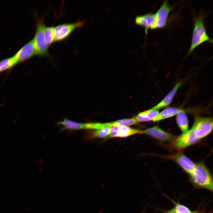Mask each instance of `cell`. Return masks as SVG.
I'll return each mask as SVG.
<instances>
[{
    "mask_svg": "<svg viewBox=\"0 0 213 213\" xmlns=\"http://www.w3.org/2000/svg\"><path fill=\"white\" fill-rule=\"evenodd\" d=\"M173 8L169 5L167 1H165L156 13L137 16L135 18V22L145 27L146 32L148 29L163 28L166 26L169 14Z\"/></svg>",
    "mask_w": 213,
    "mask_h": 213,
    "instance_id": "obj_1",
    "label": "cell"
},
{
    "mask_svg": "<svg viewBox=\"0 0 213 213\" xmlns=\"http://www.w3.org/2000/svg\"><path fill=\"white\" fill-rule=\"evenodd\" d=\"M190 175L192 183L196 187L213 191V178L208 169L204 164L200 162L196 164Z\"/></svg>",
    "mask_w": 213,
    "mask_h": 213,
    "instance_id": "obj_2",
    "label": "cell"
},
{
    "mask_svg": "<svg viewBox=\"0 0 213 213\" xmlns=\"http://www.w3.org/2000/svg\"><path fill=\"white\" fill-rule=\"evenodd\" d=\"M205 17L203 14H201L196 17L194 19V28L191 44L188 55L191 53L198 46L205 42H213L212 39L208 36L206 33L204 24Z\"/></svg>",
    "mask_w": 213,
    "mask_h": 213,
    "instance_id": "obj_3",
    "label": "cell"
},
{
    "mask_svg": "<svg viewBox=\"0 0 213 213\" xmlns=\"http://www.w3.org/2000/svg\"><path fill=\"white\" fill-rule=\"evenodd\" d=\"M46 26L43 17L37 18L35 34L33 39L37 55L50 57L49 51V47L44 39V31Z\"/></svg>",
    "mask_w": 213,
    "mask_h": 213,
    "instance_id": "obj_4",
    "label": "cell"
},
{
    "mask_svg": "<svg viewBox=\"0 0 213 213\" xmlns=\"http://www.w3.org/2000/svg\"><path fill=\"white\" fill-rule=\"evenodd\" d=\"M84 23V21L79 20L74 22L63 23L54 27V42L62 41L66 39L75 30L81 28Z\"/></svg>",
    "mask_w": 213,
    "mask_h": 213,
    "instance_id": "obj_5",
    "label": "cell"
},
{
    "mask_svg": "<svg viewBox=\"0 0 213 213\" xmlns=\"http://www.w3.org/2000/svg\"><path fill=\"white\" fill-rule=\"evenodd\" d=\"M196 137L200 140L210 134L213 129V118L197 116L191 128Z\"/></svg>",
    "mask_w": 213,
    "mask_h": 213,
    "instance_id": "obj_6",
    "label": "cell"
},
{
    "mask_svg": "<svg viewBox=\"0 0 213 213\" xmlns=\"http://www.w3.org/2000/svg\"><path fill=\"white\" fill-rule=\"evenodd\" d=\"M143 133V131L127 126L114 125L109 127L108 138H125L137 134Z\"/></svg>",
    "mask_w": 213,
    "mask_h": 213,
    "instance_id": "obj_7",
    "label": "cell"
},
{
    "mask_svg": "<svg viewBox=\"0 0 213 213\" xmlns=\"http://www.w3.org/2000/svg\"><path fill=\"white\" fill-rule=\"evenodd\" d=\"M37 55L33 39L22 47L14 57L17 63H21Z\"/></svg>",
    "mask_w": 213,
    "mask_h": 213,
    "instance_id": "obj_8",
    "label": "cell"
},
{
    "mask_svg": "<svg viewBox=\"0 0 213 213\" xmlns=\"http://www.w3.org/2000/svg\"><path fill=\"white\" fill-rule=\"evenodd\" d=\"M200 140L195 136L191 129L183 132L177 138L175 145L178 148L181 149L193 144Z\"/></svg>",
    "mask_w": 213,
    "mask_h": 213,
    "instance_id": "obj_9",
    "label": "cell"
},
{
    "mask_svg": "<svg viewBox=\"0 0 213 213\" xmlns=\"http://www.w3.org/2000/svg\"><path fill=\"white\" fill-rule=\"evenodd\" d=\"M143 133L161 141H170L173 139L174 138L172 135L164 131L158 126H155L147 129L143 131Z\"/></svg>",
    "mask_w": 213,
    "mask_h": 213,
    "instance_id": "obj_10",
    "label": "cell"
},
{
    "mask_svg": "<svg viewBox=\"0 0 213 213\" xmlns=\"http://www.w3.org/2000/svg\"><path fill=\"white\" fill-rule=\"evenodd\" d=\"M175 161L186 172L190 174L194 170L195 164L192 160L182 152H179L171 156Z\"/></svg>",
    "mask_w": 213,
    "mask_h": 213,
    "instance_id": "obj_11",
    "label": "cell"
},
{
    "mask_svg": "<svg viewBox=\"0 0 213 213\" xmlns=\"http://www.w3.org/2000/svg\"><path fill=\"white\" fill-rule=\"evenodd\" d=\"M181 83V81L178 82L173 88L163 99L152 108L158 110L167 106L172 101Z\"/></svg>",
    "mask_w": 213,
    "mask_h": 213,
    "instance_id": "obj_12",
    "label": "cell"
},
{
    "mask_svg": "<svg viewBox=\"0 0 213 213\" xmlns=\"http://www.w3.org/2000/svg\"><path fill=\"white\" fill-rule=\"evenodd\" d=\"M159 113L157 110L152 108L139 113L133 118L138 122L153 121Z\"/></svg>",
    "mask_w": 213,
    "mask_h": 213,
    "instance_id": "obj_13",
    "label": "cell"
},
{
    "mask_svg": "<svg viewBox=\"0 0 213 213\" xmlns=\"http://www.w3.org/2000/svg\"><path fill=\"white\" fill-rule=\"evenodd\" d=\"M58 123L63 126V130H78L87 129V123L75 122L66 118L62 121L59 122Z\"/></svg>",
    "mask_w": 213,
    "mask_h": 213,
    "instance_id": "obj_14",
    "label": "cell"
},
{
    "mask_svg": "<svg viewBox=\"0 0 213 213\" xmlns=\"http://www.w3.org/2000/svg\"><path fill=\"white\" fill-rule=\"evenodd\" d=\"M184 110L173 107H167L159 113L153 121H159L175 115Z\"/></svg>",
    "mask_w": 213,
    "mask_h": 213,
    "instance_id": "obj_15",
    "label": "cell"
},
{
    "mask_svg": "<svg viewBox=\"0 0 213 213\" xmlns=\"http://www.w3.org/2000/svg\"><path fill=\"white\" fill-rule=\"evenodd\" d=\"M176 120L178 126L183 133L188 130V120L185 110L177 115Z\"/></svg>",
    "mask_w": 213,
    "mask_h": 213,
    "instance_id": "obj_16",
    "label": "cell"
},
{
    "mask_svg": "<svg viewBox=\"0 0 213 213\" xmlns=\"http://www.w3.org/2000/svg\"><path fill=\"white\" fill-rule=\"evenodd\" d=\"M17 64L14 56L0 61V73L11 69Z\"/></svg>",
    "mask_w": 213,
    "mask_h": 213,
    "instance_id": "obj_17",
    "label": "cell"
},
{
    "mask_svg": "<svg viewBox=\"0 0 213 213\" xmlns=\"http://www.w3.org/2000/svg\"><path fill=\"white\" fill-rule=\"evenodd\" d=\"M54 27L46 26L44 31L45 41L47 45L49 47L54 43Z\"/></svg>",
    "mask_w": 213,
    "mask_h": 213,
    "instance_id": "obj_18",
    "label": "cell"
},
{
    "mask_svg": "<svg viewBox=\"0 0 213 213\" xmlns=\"http://www.w3.org/2000/svg\"><path fill=\"white\" fill-rule=\"evenodd\" d=\"M109 127H105L101 129L96 130L91 132L88 134V137L94 138H104L107 137L109 133Z\"/></svg>",
    "mask_w": 213,
    "mask_h": 213,
    "instance_id": "obj_19",
    "label": "cell"
},
{
    "mask_svg": "<svg viewBox=\"0 0 213 213\" xmlns=\"http://www.w3.org/2000/svg\"><path fill=\"white\" fill-rule=\"evenodd\" d=\"M175 205V209L177 213H191L192 211L187 206L171 200Z\"/></svg>",
    "mask_w": 213,
    "mask_h": 213,
    "instance_id": "obj_20",
    "label": "cell"
},
{
    "mask_svg": "<svg viewBox=\"0 0 213 213\" xmlns=\"http://www.w3.org/2000/svg\"><path fill=\"white\" fill-rule=\"evenodd\" d=\"M163 212L164 213H177L174 207L169 210L163 211Z\"/></svg>",
    "mask_w": 213,
    "mask_h": 213,
    "instance_id": "obj_21",
    "label": "cell"
},
{
    "mask_svg": "<svg viewBox=\"0 0 213 213\" xmlns=\"http://www.w3.org/2000/svg\"><path fill=\"white\" fill-rule=\"evenodd\" d=\"M191 213H206L203 211L196 210L192 212Z\"/></svg>",
    "mask_w": 213,
    "mask_h": 213,
    "instance_id": "obj_22",
    "label": "cell"
},
{
    "mask_svg": "<svg viewBox=\"0 0 213 213\" xmlns=\"http://www.w3.org/2000/svg\"><path fill=\"white\" fill-rule=\"evenodd\" d=\"M2 105V104H0V106Z\"/></svg>",
    "mask_w": 213,
    "mask_h": 213,
    "instance_id": "obj_23",
    "label": "cell"
}]
</instances>
